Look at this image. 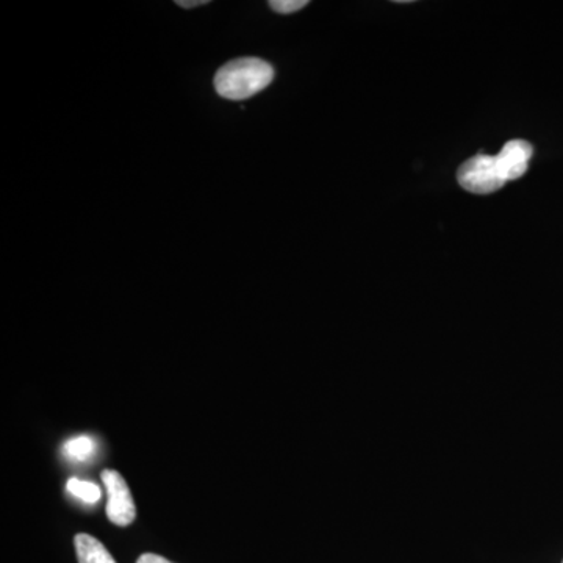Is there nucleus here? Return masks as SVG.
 Here are the masks:
<instances>
[{
    "mask_svg": "<svg viewBox=\"0 0 563 563\" xmlns=\"http://www.w3.org/2000/svg\"><path fill=\"white\" fill-rule=\"evenodd\" d=\"M307 5H309L307 0H272L269 2V7L282 14L295 13V11L302 10Z\"/></svg>",
    "mask_w": 563,
    "mask_h": 563,
    "instance_id": "6e6552de",
    "label": "nucleus"
},
{
    "mask_svg": "<svg viewBox=\"0 0 563 563\" xmlns=\"http://www.w3.org/2000/svg\"><path fill=\"white\" fill-rule=\"evenodd\" d=\"M68 492L88 504L98 503L101 499V488L98 485L85 483V481L76 479V477L68 481Z\"/></svg>",
    "mask_w": 563,
    "mask_h": 563,
    "instance_id": "0eeeda50",
    "label": "nucleus"
},
{
    "mask_svg": "<svg viewBox=\"0 0 563 563\" xmlns=\"http://www.w3.org/2000/svg\"><path fill=\"white\" fill-rule=\"evenodd\" d=\"M457 180L463 190L473 195H492L507 184L495 155H476L463 163L457 172Z\"/></svg>",
    "mask_w": 563,
    "mask_h": 563,
    "instance_id": "f03ea898",
    "label": "nucleus"
},
{
    "mask_svg": "<svg viewBox=\"0 0 563 563\" xmlns=\"http://www.w3.org/2000/svg\"><path fill=\"white\" fill-rule=\"evenodd\" d=\"M563 563V562H562Z\"/></svg>",
    "mask_w": 563,
    "mask_h": 563,
    "instance_id": "9b49d317",
    "label": "nucleus"
},
{
    "mask_svg": "<svg viewBox=\"0 0 563 563\" xmlns=\"http://www.w3.org/2000/svg\"><path fill=\"white\" fill-rule=\"evenodd\" d=\"M63 451H65L68 457L85 461V459L91 457L92 453H95V442H92L90 437H76V439H70L69 442L65 443Z\"/></svg>",
    "mask_w": 563,
    "mask_h": 563,
    "instance_id": "423d86ee",
    "label": "nucleus"
},
{
    "mask_svg": "<svg viewBox=\"0 0 563 563\" xmlns=\"http://www.w3.org/2000/svg\"><path fill=\"white\" fill-rule=\"evenodd\" d=\"M74 544L79 563H117L109 550L88 533H77Z\"/></svg>",
    "mask_w": 563,
    "mask_h": 563,
    "instance_id": "39448f33",
    "label": "nucleus"
},
{
    "mask_svg": "<svg viewBox=\"0 0 563 563\" xmlns=\"http://www.w3.org/2000/svg\"><path fill=\"white\" fill-rule=\"evenodd\" d=\"M274 69L262 58L243 57L229 62L214 76V90L221 98L244 101L272 85Z\"/></svg>",
    "mask_w": 563,
    "mask_h": 563,
    "instance_id": "f257e3e1",
    "label": "nucleus"
},
{
    "mask_svg": "<svg viewBox=\"0 0 563 563\" xmlns=\"http://www.w3.org/2000/svg\"><path fill=\"white\" fill-rule=\"evenodd\" d=\"M532 154L533 150L528 141L512 140L504 144L503 151L495 155L504 180L514 181L523 177L528 172Z\"/></svg>",
    "mask_w": 563,
    "mask_h": 563,
    "instance_id": "20e7f679",
    "label": "nucleus"
},
{
    "mask_svg": "<svg viewBox=\"0 0 563 563\" xmlns=\"http://www.w3.org/2000/svg\"><path fill=\"white\" fill-rule=\"evenodd\" d=\"M102 483L106 484L107 495H109L106 512L111 523L121 528L132 525L136 517V509L131 488L124 477L114 470H106L102 472Z\"/></svg>",
    "mask_w": 563,
    "mask_h": 563,
    "instance_id": "7ed1b4c3",
    "label": "nucleus"
},
{
    "mask_svg": "<svg viewBox=\"0 0 563 563\" xmlns=\"http://www.w3.org/2000/svg\"><path fill=\"white\" fill-rule=\"evenodd\" d=\"M136 563H173L169 562L168 559L162 558V555L157 554H143L140 555L139 561Z\"/></svg>",
    "mask_w": 563,
    "mask_h": 563,
    "instance_id": "1a4fd4ad",
    "label": "nucleus"
},
{
    "mask_svg": "<svg viewBox=\"0 0 563 563\" xmlns=\"http://www.w3.org/2000/svg\"><path fill=\"white\" fill-rule=\"evenodd\" d=\"M177 5L181 9H195V7L207 5L209 0H177Z\"/></svg>",
    "mask_w": 563,
    "mask_h": 563,
    "instance_id": "9d476101",
    "label": "nucleus"
}]
</instances>
